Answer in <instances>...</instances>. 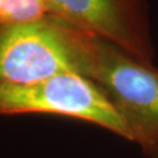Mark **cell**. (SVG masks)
Wrapping results in <instances>:
<instances>
[{"label": "cell", "mask_w": 158, "mask_h": 158, "mask_svg": "<svg viewBox=\"0 0 158 158\" xmlns=\"http://www.w3.org/2000/svg\"><path fill=\"white\" fill-rule=\"evenodd\" d=\"M48 11L153 64L149 0H47Z\"/></svg>", "instance_id": "cell-4"}, {"label": "cell", "mask_w": 158, "mask_h": 158, "mask_svg": "<svg viewBox=\"0 0 158 158\" xmlns=\"http://www.w3.org/2000/svg\"><path fill=\"white\" fill-rule=\"evenodd\" d=\"M49 14L47 0H6L0 23L33 21Z\"/></svg>", "instance_id": "cell-5"}, {"label": "cell", "mask_w": 158, "mask_h": 158, "mask_svg": "<svg viewBox=\"0 0 158 158\" xmlns=\"http://www.w3.org/2000/svg\"><path fill=\"white\" fill-rule=\"evenodd\" d=\"M85 76L106 94L132 141L148 157L158 158V68L96 36Z\"/></svg>", "instance_id": "cell-2"}, {"label": "cell", "mask_w": 158, "mask_h": 158, "mask_svg": "<svg viewBox=\"0 0 158 158\" xmlns=\"http://www.w3.org/2000/svg\"><path fill=\"white\" fill-rule=\"evenodd\" d=\"M6 4V0H0V14H1V12L4 10V6Z\"/></svg>", "instance_id": "cell-6"}, {"label": "cell", "mask_w": 158, "mask_h": 158, "mask_svg": "<svg viewBox=\"0 0 158 158\" xmlns=\"http://www.w3.org/2000/svg\"><path fill=\"white\" fill-rule=\"evenodd\" d=\"M49 114L85 121L132 141L125 122L95 82L62 73L27 85L0 87V115Z\"/></svg>", "instance_id": "cell-3"}, {"label": "cell", "mask_w": 158, "mask_h": 158, "mask_svg": "<svg viewBox=\"0 0 158 158\" xmlns=\"http://www.w3.org/2000/svg\"><path fill=\"white\" fill-rule=\"evenodd\" d=\"M95 38L51 13L0 23V87L33 85L62 73L85 76Z\"/></svg>", "instance_id": "cell-1"}]
</instances>
